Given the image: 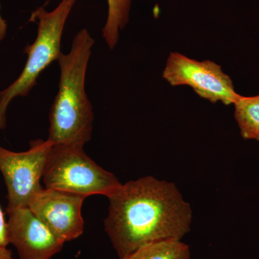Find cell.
<instances>
[{
	"label": "cell",
	"instance_id": "cell-12",
	"mask_svg": "<svg viewBox=\"0 0 259 259\" xmlns=\"http://www.w3.org/2000/svg\"><path fill=\"white\" fill-rule=\"evenodd\" d=\"M9 244L8 237V224L4 212L0 207V246L7 247Z\"/></svg>",
	"mask_w": 259,
	"mask_h": 259
},
{
	"label": "cell",
	"instance_id": "cell-3",
	"mask_svg": "<svg viewBox=\"0 0 259 259\" xmlns=\"http://www.w3.org/2000/svg\"><path fill=\"white\" fill-rule=\"evenodd\" d=\"M76 0H61L51 12L44 8L32 12L29 21L37 25L36 39L27 46L24 53L28 55L21 74L14 82L0 93V130L6 127L7 110L10 102L18 97H26L36 85L42 71L62 54L61 39L66 20Z\"/></svg>",
	"mask_w": 259,
	"mask_h": 259
},
{
	"label": "cell",
	"instance_id": "cell-1",
	"mask_svg": "<svg viewBox=\"0 0 259 259\" xmlns=\"http://www.w3.org/2000/svg\"><path fill=\"white\" fill-rule=\"evenodd\" d=\"M107 198L104 225L120 258L144 245L181 241L190 231L192 209L175 184L143 177L121 185Z\"/></svg>",
	"mask_w": 259,
	"mask_h": 259
},
{
	"label": "cell",
	"instance_id": "cell-5",
	"mask_svg": "<svg viewBox=\"0 0 259 259\" xmlns=\"http://www.w3.org/2000/svg\"><path fill=\"white\" fill-rule=\"evenodd\" d=\"M52 146L42 139L32 141L24 152H13L0 146V171L8 189L7 211L28 207L32 196L41 190L40 180Z\"/></svg>",
	"mask_w": 259,
	"mask_h": 259
},
{
	"label": "cell",
	"instance_id": "cell-10",
	"mask_svg": "<svg viewBox=\"0 0 259 259\" xmlns=\"http://www.w3.org/2000/svg\"><path fill=\"white\" fill-rule=\"evenodd\" d=\"M108 13L102 37L107 47L113 49L117 45L120 31L125 28L129 21L130 10L132 0H107Z\"/></svg>",
	"mask_w": 259,
	"mask_h": 259
},
{
	"label": "cell",
	"instance_id": "cell-13",
	"mask_svg": "<svg viewBox=\"0 0 259 259\" xmlns=\"http://www.w3.org/2000/svg\"><path fill=\"white\" fill-rule=\"evenodd\" d=\"M0 10H1V7H0ZM7 28H8V25H7L6 21L2 18L1 13H0V42L5 38V35H6Z\"/></svg>",
	"mask_w": 259,
	"mask_h": 259
},
{
	"label": "cell",
	"instance_id": "cell-8",
	"mask_svg": "<svg viewBox=\"0 0 259 259\" xmlns=\"http://www.w3.org/2000/svg\"><path fill=\"white\" fill-rule=\"evenodd\" d=\"M7 212L8 241L20 259H51L62 249L64 242L28 207Z\"/></svg>",
	"mask_w": 259,
	"mask_h": 259
},
{
	"label": "cell",
	"instance_id": "cell-6",
	"mask_svg": "<svg viewBox=\"0 0 259 259\" xmlns=\"http://www.w3.org/2000/svg\"><path fill=\"white\" fill-rule=\"evenodd\" d=\"M162 76L171 86L190 87L199 97L212 103L234 105L241 97L235 90L231 77L214 61H199L172 52Z\"/></svg>",
	"mask_w": 259,
	"mask_h": 259
},
{
	"label": "cell",
	"instance_id": "cell-4",
	"mask_svg": "<svg viewBox=\"0 0 259 259\" xmlns=\"http://www.w3.org/2000/svg\"><path fill=\"white\" fill-rule=\"evenodd\" d=\"M47 188L88 197H108L122 184L111 172L97 165L78 144L53 145L42 174Z\"/></svg>",
	"mask_w": 259,
	"mask_h": 259
},
{
	"label": "cell",
	"instance_id": "cell-2",
	"mask_svg": "<svg viewBox=\"0 0 259 259\" xmlns=\"http://www.w3.org/2000/svg\"><path fill=\"white\" fill-rule=\"evenodd\" d=\"M95 40L86 28L73 39L69 54L58 59L59 91L51 107L49 136L52 145L84 146L91 140L94 112L85 90L87 70Z\"/></svg>",
	"mask_w": 259,
	"mask_h": 259
},
{
	"label": "cell",
	"instance_id": "cell-11",
	"mask_svg": "<svg viewBox=\"0 0 259 259\" xmlns=\"http://www.w3.org/2000/svg\"><path fill=\"white\" fill-rule=\"evenodd\" d=\"M120 259H190V249L181 241H163L144 245Z\"/></svg>",
	"mask_w": 259,
	"mask_h": 259
},
{
	"label": "cell",
	"instance_id": "cell-7",
	"mask_svg": "<svg viewBox=\"0 0 259 259\" xmlns=\"http://www.w3.org/2000/svg\"><path fill=\"white\" fill-rule=\"evenodd\" d=\"M87 197L51 188H42L32 196L28 208L64 243L81 236V214Z\"/></svg>",
	"mask_w": 259,
	"mask_h": 259
},
{
	"label": "cell",
	"instance_id": "cell-9",
	"mask_svg": "<svg viewBox=\"0 0 259 259\" xmlns=\"http://www.w3.org/2000/svg\"><path fill=\"white\" fill-rule=\"evenodd\" d=\"M235 118L242 137L259 141V95L239 97L234 104Z\"/></svg>",
	"mask_w": 259,
	"mask_h": 259
},
{
	"label": "cell",
	"instance_id": "cell-14",
	"mask_svg": "<svg viewBox=\"0 0 259 259\" xmlns=\"http://www.w3.org/2000/svg\"><path fill=\"white\" fill-rule=\"evenodd\" d=\"M0 259H15L13 256L11 250L8 249L7 247L0 246Z\"/></svg>",
	"mask_w": 259,
	"mask_h": 259
}]
</instances>
